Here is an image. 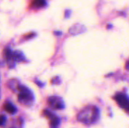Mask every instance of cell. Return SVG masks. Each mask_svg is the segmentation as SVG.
<instances>
[{
  "mask_svg": "<svg viewBox=\"0 0 129 128\" xmlns=\"http://www.w3.org/2000/svg\"><path fill=\"white\" fill-rule=\"evenodd\" d=\"M48 103L50 106L54 109H62L64 108V103L60 97H51L48 99Z\"/></svg>",
  "mask_w": 129,
  "mask_h": 128,
  "instance_id": "5b68a950",
  "label": "cell"
},
{
  "mask_svg": "<svg viewBox=\"0 0 129 128\" xmlns=\"http://www.w3.org/2000/svg\"><path fill=\"white\" fill-rule=\"evenodd\" d=\"M100 116V112L98 107L94 106H88L84 108L77 115L78 120L84 124H89L95 123Z\"/></svg>",
  "mask_w": 129,
  "mask_h": 128,
  "instance_id": "6da1fadb",
  "label": "cell"
},
{
  "mask_svg": "<svg viewBox=\"0 0 129 128\" xmlns=\"http://www.w3.org/2000/svg\"><path fill=\"white\" fill-rule=\"evenodd\" d=\"M42 115L49 120V127H50V128H57L60 120L56 115H54L51 112L46 110V109H45L42 112Z\"/></svg>",
  "mask_w": 129,
  "mask_h": 128,
  "instance_id": "3957f363",
  "label": "cell"
},
{
  "mask_svg": "<svg viewBox=\"0 0 129 128\" xmlns=\"http://www.w3.org/2000/svg\"><path fill=\"white\" fill-rule=\"evenodd\" d=\"M18 91H19V94L17 96L18 101L23 105L26 106H29L32 104L33 102V95L32 92L27 89L26 87L23 86H18Z\"/></svg>",
  "mask_w": 129,
  "mask_h": 128,
  "instance_id": "7a4b0ae2",
  "label": "cell"
},
{
  "mask_svg": "<svg viewBox=\"0 0 129 128\" xmlns=\"http://www.w3.org/2000/svg\"><path fill=\"white\" fill-rule=\"evenodd\" d=\"M5 121H6V117H5L4 115H1V122H0V124H1L2 126L4 125Z\"/></svg>",
  "mask_w": 129,
  "mask_h": 128,
  "instance_id": "ba28073f",
  "label": "cell"
},
{
  "mask_svg": "<svg viewBox=\"0 0 129 128\" xmlns=\"http://www.w3.org/2000/svg\"><path fill=\"white\" fill-rule=\"evenodd\" d=\"M3 108L7 112H8L9 114H11V115L15 114L17 112V108L12 103H11L9 102H5L3 105Z\"/></svg>",
  "mask_w": 129,
  "mask_h": 128,
  "instance_id": "8992f818",
  "label": "cell"
},
{
  "mask_svg": "<svg viewBox=\"0 0 129 128\" xmlns=\"http://www.w3.org/2000/svg\"><path fill=\"white\" fill-rule=\"evenodd\" d=\"M45 5V0H32L31 2V6L36 8L42 7Z\"/></svg>",
  "mask_w": 129,
  "mask_h": 128,
  "instance_id": "52a82bcc",
  "label": "cell"
},
{
  "mask_svg": "<svg viewBox=\"0 0 129 128\" xmlns=\"http://www.w3.org/2000/svg\"><path fill=\"white\" fill-rule=\"evenodd\" d=\"M114 99L121 108L125 109L126 112H129V98L126 95L119 94L116 95Z\"/></svg>",
  "mask_w": 129,
  "mask_h": 128,
  "instance_id": "277c9868",
  "label": "cell"
},
{
  "mask_svg": "<svg viewBox=\"0 0 129 128\" xmlns=\"http://www.w3.org/2000/svg\"><path fill=\"white\" fill-rule=\"evenodd\" d=\"M11 128H12V127H11ZM13 128H14V127H13Z\"/></svg>",
  "mask_w": 129,
  "mask_h": 128,
  "instance_id": "9c48e42d",
  "label": "cell"
}]
</instances>
